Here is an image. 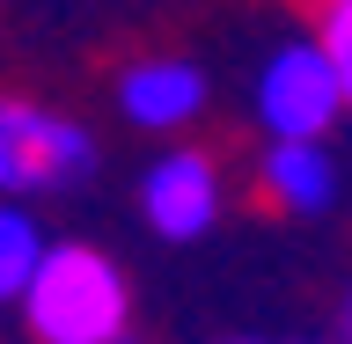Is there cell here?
<instances>
[{"mask_svg": "<svg viewBox=\"0 0 352 344\" xmlns=\"http://www.w3.org/2000/svg\"><path fill=\"white\" fill-rule=\"evenodd\" d=\"M338 337L352 344V293H345V308H338Z\"/></svg>", "mask_w": 352, "mask_h": 344, "instance_id": "obj_9", "label": "cell"}, {"mask_svg": "<svg viewBox=\"0 0 352 344\" xmlns=\"http://www.w3.org/2000/svg\"><path fill=\"white\" fill-rule=\"evenodd\" d=\"M140 213H147V227L162 242H198L213 235L220 220V154L213 147H169L154 154L147 176H140Z\"/></svg>", "mask_w": 352, "mask_h": 344, "instance_id": "obj_4", "label": "cell"}, {"mask_svg": "<svg viewBox=\"0 0 352 344\" xmlns=\"http://www.w3.org/2000/svg\"><path fill=\"white\" fill-rule=\"evenodd\" d=\"M96 176V132L59 117L37 95H0V198H30L44 191H74Z\"/></svg>", "mask_w": 352, "mask_h": 344, "instance_id": "obj_2", "label": "cell"}, {"mask_svg": "<svg viewBox=\"0 0 352 344\" xmlns=\"http://www.w3.org/2000/svg\"><path fill=\"white\" fill-rule=\"evenodd\" d=\"M37 257H44L37 213H30V205H15V198H0V308L22 301V286H30Z\"/></svg>", "mask_w": 352, "mask_h": 344, "instance_id": "obj_7", "label": "cell"}, {"mask_svg": "<svg viewBox=\"0 0 352 344\" xmlns=\"http://www.w3.org/2000/svg\"><path fill=\"white\" fill-rule=\"evenodd\" d=\"M15 308L37 344H118L132 330L125 271L88 242H44V257H37Z\"/></svg>", "mask_w": 352, "mask_h": 344, "instance_id": "obj_1", "label": "cell"}, {"mask_svg": "<svg viewBox=\"0 0 352 344\" xmlns=\"http://www.w3.org/2000/svg\"><path fill=\"white\" fill-rule=\"evenodd\" d=\"M118 110L140 132H184L206 110V73L184 51H147V59H132L118 73Z\"/></svg>", "mask_w": 352, "mask_h": 344, "instance_id": "obj_5", "label": "cell"}, {"mask_svg": "<svg viewBox=\"0 0 352 344\" xmlns=\"http://www.w3.org/2000/svg\"><path fill=\"white\" fill-rule=\"evenodd\" d=\"M257 183H264V198H272L279 213L316 220V213H330V198H338V161H330L323 139H272L264 161H257Z\"/></svg>", "mask_w": 352, "mask_h": 344, "instance_id": "obj_6", "label": "cell"}, {"mask_svg": "<svg viewBox=\"0 0 352 344\" xmlns=\"http://www.w3.org/2000/svg\"><path fill=\"white\" fill-rule=\"evenodd\" d=\"M220 344H250V337H220Z\"/></svg>", "mask_w": 352, "mask_h": 344, "instance_id": "obj_10", "label": "cell"}, {"mask_svg": "<svg viewBox=\"0 0 352 344\" xmlns=\"http://www.w3.org/2000/svg\"><path fill=\"white\" fill-rule=\"evenodd\" d=\"M257 125L272 132V139H323L330 125H338V110H345V95H338V73H330V59L316 51L308 37H286L272 44V59L257 66Z\"/></svg>", "mask_w": 352, "mask_h": 344, "instance_id": "obj_3", "label": "cell"}, {"mask_svg": "<svg viewBox=\"0 0 352 344\" xmlns=\"http://www.w3.org/2000/svg\"><path fill=\"white\" fill-rule=\"evenodd\" d=\"M308 44L330 59L338 95H345V110H352V0H316V37Z\"/></svg>", "mask_w": 352, "mask_h": 344, "instance_id": "obj_8", "label": "cell"}]
</instances>
